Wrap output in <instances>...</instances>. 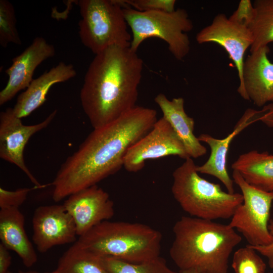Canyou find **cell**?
<instances>
[{
    "instance_id": "1",
    "label": "cell",
    "mask_w": 273,
    "mask_h": 273,
    "mask_svg": "<svg viewBox=\"0 0 273 273\" xmlns=\"http://www.w3.org/2000/svg\"><path fill=\"white\" fill-rule=\"evenodd\" d=\"M157 111L136 106L115 121L94 129L60 167L52 183L56 202L96 185L123 167L129 149L152 128Z\"/></svg>"
},
{
    "instance_id": "2",
    "label": "cell",
    "mask_w": 273,
    "mask_h": 273,
    "mask_svg": "<svg viewBox=\"0 0 273 273\" xmlns=\"http://www.w3.org/2000/svg\"><path fill=\"white\" fill-rule=\"evenodd\" d=\"M143 68L142 59L130 47L113 46L95 55L80 93L82 109L94 129L136 106Z\"/></svg>"
},
{
    "instance_id": "3",
    "label": "cell",
    "mask_w": 273,
    "mask_h": 273,
    "mask_svg": "<svg viewBox=\"0 0 273 273\" xmlns=\"http://www.w3.org/2000/svg\"><path fill=\"white\" fill-rule=\"evenodd\" d=\"M169 250L179 270L228 273L229 260L242 237L229 224L192 216H182L173 225Z\"/></svg>"
},
{
    "instance_id": "4",
    "label": "cell",
    "mask_w": 273,
    "mask_h": 273,
    "mask_svg": "<svg viewBox=\"0 0 273 273\" xmlns=\"http://www.w3.org/2000/svg\"><path fill=\"white\" fill-rule=\"evenodd\" d=\"M161 233L141 223L104 221L76 242L101 257L141 263L160 256Z\"/></svg>"
},
{
    "instance_id": "5",
    "label": "cell",
    "mask_w": 273,
    "mask_h": 273,
    "mask_svg": "<svg viewBox=\"0 0 273 273\" xmlns=\"http://www.w3.org/2000/svg\"><path fill=\"white\" fill-rule=\"evenodd\" d=\"M189 157L172 173L171 192L182 209L190 216L215 220L231 218L243 201L242 194H230L217 184L201 177Z\"/></svg>"
},
{
    "instance_id": "6",
    "label": "cell",
    "mask_w": 273,
    "mask_h": 273,
    "mask_svg": "<svg viewBox=\"0 0 273 273\" xmlns=\"http://www.w3.org/2000/svg\"><path fill=\"white\" fill-rule=\"evenodd\" d=\"M132 35L130 48L136 52L143 41L150 37L162 39L171 54L182 60L190 51V41L187 32L193 28L187 11L177 9L171 12H141L131 8L123 9Z\"/></svg>"
},
{
    "instance_id": "7",
    "label": "cell",
    "mask_w": 273,
    "mask_h": 273,
    "mask_svg": "<svg viewBox=\"0 0 273 273\" xmlns=\"http://www.w3.org/2000/svg\"><path fill=\"white\" fill-rule=\"evenodd\" d=\"M79 35L82 44L94 54L109 47H130L131 35L123 8L115 0H80Z\"/></svg>"
},
{
    "instance_id": "8",
    "label": "cell",
    "mask_w": 273,
    "mask_h": 273,
    "mask_svg": "<svg viewBox=\"0 0 273 273\" xmlns=\"http://www.w3.org/2000/svg\"><path fill=\"white\" fill-rule=\"evenodd\" d=\"M232 179L240 188L243 203L234 212L229 224L241 233L253 246L267 245L273 242L268 225L273 192H266L247 183L237 171Z\"/></svg>"
},
{
    "instance_id": "9",
    "label": "cell",
    "mask_w": 273,
    "mask_h": 273,
    "mask_svg": "<svg viewBox=\"0 0 273 273\" xmlns=\"http://www.w3.org/2000/svg\"><path fill=\"white\" fill-rule=\"evenodd\" d=\"M170 155L185 160L189 157L170 124L162 117L149 132L129 149L123 167L129 172H137L144 167L147 160Z\"/></svg>"
},
{
    "instance_id": "10",
    "label": "cell",
    "mask_w": 273,
    "mask_h": 273,
    "mask_svg": "<svg viewBox=\"0 0 273 273\" xmlns=\"http://www.w3.org/2000/svg\"><path fill=\"white\" fill-rule=\"evenodd\" d=\"M57 113V110H55L43 121L31 125H24L21 118L14 113L13 108H8L0 113V157L22 170L36 188H41L43 186L26 166L24 150L30 138L46 128Z\"/></svg>"
},
{
    "instance_id": "11",
    "label": "cell",
    "mask_w": 273,
    "mask_h": 273,
    "mask_svg": "<svg viewBox=\"0 0 273 273\" xmlns=\"http://www.w3.org/2000/svg\"><path fill=\"white\" fill-rule=\"evenodd\" d=\"M32 228V240L40 253L77 241L75 223L63 204L38 207L33 215Z\"/></svg>"
},
{
    "instance_id": "12",
    "label": "cell",
    "mask_w": 273,
    "mask_h": 273,
    "mask_svg": "<svg viewBox=\"0 0 273 273\" xmlns=\"http://www.w3.org/2000/svg\"><path fill=\"white\" fill-rule=\"evenodd\" d=\"M196 39L200 44L214 42L221 46L234 62L238 72L239 85H241L244 55L253 42L248 27L232 21L224 14H218L210 25L197 34Z\"/></svg>"
},
{
    "instance_id": "13",
    "label": "cell",
    "mask_w": 273,
    "mask_h": 273,
    "mask_svg": "<svg viewBox=\"0 0 273 273\" xmlns=\"http://www.w3.org/2000/svg\"><path fill=\"white\" fill-rule=\"evenodd\" d=\"M63 205L75 223L78 237L114 214L109 195L97 185L70 195Z\"/></svg>"
},
{
    "instance_id": "14",
    "label": "cell",
    "mask_w": 273,
    "mask_h": 273,
    "mask_svg": "<svg viewBox=\"0 0 273 273\" xmlns=\"http://www.w3.org/2000/svg\"><path fill=\"white\" fill-rule=\"evenodd\" d=\"M268 46L251 53L244 61L243 80L238 92L258 107L273 103V63L268 59Z\"/></svg>"
},
{
    "instance_id": "15",
    "label": "cell",
    "mask_w": 273,
    "mask_h": 273,
    "mask_svg": "<svg viewBox=\"0 0 273 273\" xmlns=\"http://www.w3.org/2000/svg\"><path fill=\"white\" fill-rule=\"evenodd\" d=\"M55 55L53 45L42 37H35L21 54L12 59V64L6 70L9 76L6 86L0 92V105L12 100L32 81L33 73L43 61Z\"/></svg>"
},
{
    "instance_id": "16",
    "label": "cell",
    "mask_w": 273,
    "mask_h": 273,
    "mask_svg": "<svg viewBox=\"0 0 273 273\" xmlns=\"http://www.w3.org/2000/svg\"><path fill=\"white\" fill-rule=\"evenodd\" d=\"M261 110L247 109L237 123L233 131L222 139L203 133L198 136L201 143L207 144L211 150L210 155L203 165L197 166L199 173L213 176L219 179L230 194L235 193L234 181L230 176L226 167L227 156L230 144L235 136L250 124L258 121Z\"/></svg>"
},
{
    "instance_id": "17",
    "label": "cell",
    "mask_w": 273,
    "mask_h": 273,
    "mask_svg": "<svg viewBox=\"0 0 273 273\" xmlns=\"http://www.w3.org/2000/svg\"><path fill=\"white\" fill-rule=\"evenodd\" d=\"M76 75V71L72 64L60 62L32 80L26 90L18 97L13 108L14 113L21 119L28 116L44 103L54 84L68 80Z\"/></svg>"
},
{
    "instance_id": "18",
    "label": "cell",
    "mask_w": 273,
    "mask_h": 273,
    "mask_svg": "<svg viewBox=\"0 0 273 273\" xmlns=\"http://www.w3.org/2000/svg\"><path fill=\"white\" fill-rule=\"evenodd\" d=\"M154 101L161 109L162 117L169 122L183 143L189 157L197 158L204 155L207 149L194 133L195 121L185 110L184 99L179 97L169 100L160 93Z\"/></svg>"
},
{
    "instance_id": "19",
    "label": "cell",
    "mask_w": 273,
    "mask_h": 273,
    "mask_svg": "<svg viewBox=\"0 0 273 273\" xmlns=\"http://www.w3.org/2000/svg\"><path fill=\"white\" fill-rule=\"evenodd\" d=\"M24 223V215L19 208L1 209V243L15 252L29 268L36 263L37 256L25 232Z\"/></svg>"
},
{
    "instance_id": "20",
    "label": "cell",
    "mask_w": 273,
    "mask_h": 273,
    "mask_svg": "<svg viewBox=\"0 0 273 273\" xmlns=\"http://www.w3.org/2000/svg\"><path fill=\"white\" fill-rule=\"evenodd\" d=\"M232 168L249 184L266 192H273V154L250 151L240 155Z\"/></svg>"
},
{
    "instance_id": "21",
    "label": "cell",
    "mask_w": 273,
    "mask_h": 273,
    "mask_svg": "<svg viewBox=\"0 0 273 273\" xmlns=\"http://www.w3.org/2000/svg\"><path fill=\"white\" fill-rule=\"evenodd\" d=\"M56 270L59 273H111L101 257L83 248L76 242L59 258Z\"/></svg>"
},
{
    "instance_id": "22",
    "label": "cell",
    "mask_w": 273,
    "mask_h": 273,
    "mask_svg": "<svg viewBox=\"0 0 273 273\" xmlns=\"http://www.w3.org/2000/svg\"><path fill=\"white\" fill-rule=\"evenodd\" d=\"M254 16L248 26L253 37L250 53L273 42V0H255Z\"/></svg>"
},
{
    "instance_id": "23",
    "label": "cell",
    "mask_w": 273,
    "mask_h": 273,
    "mask_svg": "<svg viewBox=\"0 0 273 273\" xmlns=\"http://www.w3.org/2000/svg\"><path fill=\"white\" fill-rule=\"evenodd\" d=\"M101 258L111 273H179L169 268L160 256L141 263H128L111 257Z\"/></svg>"
},
{
    "instance_id": "24",
    "label": "cell",
    "mask_w": 273,
    "mask_h": 273,
    "mask_svg": "<svg viewBox=\"0 0 273 273\" xmlns=\"http://www.w3.org/2000/svg\"><path fill=\"white\" fill-rule=\"evenodd\" d=\"M232 267L234 273H266V265L257 252L248 244L234 252Z\"/></svg>"
},
{
    "instance_id": "25",
    "label": "cell",
    "mask_w": 273,
    "mask_h": 273,
    "mask_svg": "<svg viewBox=\"0 0 273 273\" xmlns=\"http://www.w3.org/2000/svg\"><path fill=\"white\" fill-rule=\"evenodd\" d=\"M14 7L8 0L0 1V44L6 48L10 43L21 45L22 41L16 28Z\"/></svg>"
},
{
    "instance_id": "26",
    "label": "cell",
    "mask_w": 273,
    "mask_h": 273,
    "mask_svg": "<svg viewBox=\"0 0 273 273\" xmlns=\"http://www.w3.org/2000/svg\"><path fill=\"white\" fill-rule=\"evenodd\" d=\"M129 8L141 12L164 11L175 9V0H125Z\"/></svg>"
},
{
    "instance_id": "27",
    "label": "cell",
    "mask_w": 273,
    "mask_h": 273,
    "mask_svg": "<svg viewBox=\"0 0 273 273\" xmlns=\"http://www.w3.org/2000/svg\"><path fill=\"white\" fill-rule=\"evenodd\" d=\"M31 189L19 188L15 191H9L0 188L1 209L19 208L27 199Z\"/></svg>"
},
{
    "instance_id": "28",
    "label": "cell",
    "mask_w": 273,
    "mask_h": 273,
    "mask_svg": "<svg viewBox=\"0 0 273 273\" xmlns=\"http://www.w3.org/2000/svg\"><path fill=\"white\" fill-rule=\"evenodd\" d=\"M254 16V8L250 0H241L237 9L229 18L232 21L248 27Z\"/></svg>"
},
{
    "instance_id": "29",
    "label": "cell",
    "mask_w": 273,
    "mask_h": 273,
    "mask_svg": "<svg viewBox=\"0 0 273 273\" xmlns=\"http://www.w3.org/2000/svg\"><path fill=\"white\" fill-rule=\"evenodd\" d=\"M268 228L270 234L273 236V219L269 220ZM250 246L258 253L267 258L269 267L273 268V242L267 245Z\"/></svg>"
},
{
    "instance_id": "30",
    "label": "cell",
    "mask_w": 273,
    "mask_h": 273,
    "mask_svg": "<svg viewBox=\"0 0 273 273\" xmlns=\"http://www.w3.org/2000/svg\"><path fill=\"white\" fill-rule=\"evenodd\" d=\"M11 259L9 250L0 243V273H7L9 271Z\"/></svg>"
},
{
    "instance_id": "31",
    "label": "cell",
    "mask_w": 273,
    "mask_h": 273,
    "mask_svg": "<svg viewBox=\"0 0 273 273\" xmlns=\"http://www.w3.org/2000/svg\"><path fill=\"white\" fill-rule=\"evenodd\" d=\"M258 121L262 122L269 127H273V103L263 107Z\"/></svg>"
},
{
    "instance_id": "32",
    "label": "cell",
    "mask_w": 273,
    "mask_h": 273,
    "mask_svg": "<svg viewBox=\"0 0 273 273\" xmlns=\"http://www.w3.org/2000/svg\"><path fill=\"white\" fill-rule=\"evenodd\" d=\"M18 273H59L56 270L51 271V272H42L37 271L36 270H19L18 271Z\"/></svg>"
},
{
    "instance_id": "33",
    "label": "cell",
    "mask_w": 273,
    "mask_h": 273,
    "mask_svg": "<svg viewBox=\"0 0 273 273\" xmlns=\"http://www.w3.org/2000/svg\"><path fill=\"white\" fill-rule=\"evenodd\" d=\"M179 273H199L197 271L194 270H179Z\"/></svg>"
},
{
    "instance_id": "34",
    "label": "cell",
    "mask_w": 273,
    "mask_h": 273,
    "mask_svg": "<svg viewBox=\"0 0 273 273\" xmlns=\"http://www.w3.org/2000/svg\"><path fill=\"white\" fill-rule=\"evenodd\" d=\"M7 273H13V272H11L10 271H9Z\"/></svg>"
}]
</instances>
